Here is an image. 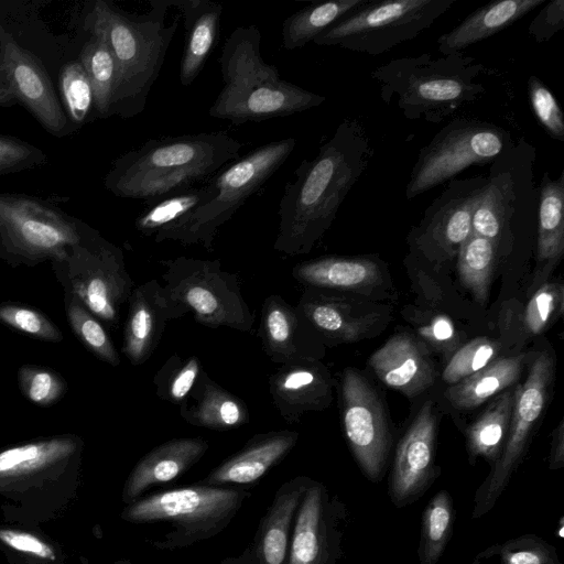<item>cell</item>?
<instances>
[{"mask_svg": "<svg viewBox=\"0 0 564 564\" xmlns=\"http://www.w3.org/2000/svg\"><path fill=\"white\" fill-rule=\"evenodd\" d=\"M372 156L364 126L356 119L343 120L316 156L302 160L285 184L273 249L288 256L308 253L332 226Z\"/></svg>", "mask_w": 564, "mask_h": 564, "instance_id": "1", "label": "cell"}, {"mask_svg": "<svg viewBox=\"0 0 564 564\" xmlns=\"http://www.w3.org/2000/svg\"><path fill=\"white\" fill-rule=\"evenodd\" d=\"M242 148L225 131L148 140L116 159L104 185L115 196L149 203L208 181Z\"/></svg>", "mask_w": 564, "mask_h": 564, "instance_id": "2", "label": "cell"}, {"mask_svg": "<svg viewBox=\"0 0 564 564\" xmlns=\"http://www.w3.org/2000/svg\"><path fill=\"white\" fill-rule=\"evenodd\" d=\"M149 3L151 8L143 14L127 13L105 0L91 1L85 9L84 29L99 34L115 58L112 116L132 118L145 109L180 23V15L166 23L170 0Z\"/></svg>", "mask_w": 564, "mask_h": 564, "instance_id": "3", "label": "cell"}, {"mask_svg": "<svg viewBox=\"0 0 564 564\" xmlns=\"http://www.w3.org/2000/svg\"><path fill=\"white\" fill-rule=\"evenodd\" d=\"M261 32L239 25L227 37L218 58L223 87L210 117L236 124L292 116L325 102L326 97L284 80L261 56Z\"/></svg>", "mask_w": 564, "mask_h": 564, "instance_id": "4", "label": "cell"}, {"mask_svg": "<svg viewBox=\"0 0 564 564\" xmlns=\"http://www.w3.org/2000/svg\"><path fill=\"white\" fill-rule=\"evenodd\" d=\"M486 66L462 52L434 58L431 53L391 59L370 77L380 99L395 105L408 120L440 123L486 91Z\"/></svg>", "mask_w": 564, "mask_h": 564, "instance_id": "5", "label": "cell"}, {"mask_svg": "<svg viewBox=\"0 0 564 564\" xmlns=\"http://www.w3.org/2000/svg\"><path fill=\"white\" fill-rule=\"evenodd\" d=\"M295 145L296 139L292 137L270 141L224 166L205 184V199L154 235V241L212 249L220 227L288 161Z\"/></svg>", "mask_w": 564, "mask_h": 564, "instance_id": "6", "label": "cell"}, {"mask_svg": "<svg viewBox=\"0 0 564 564\" xmlns=\"http://www.w3.org/2000/svg\"><path fill=\"white\" fill-rule=\"evenodd\" d=\"M535 148L522 138L489 164L487 184L473 214L471 234L495 242L499 256L509 253L522 235L535 238Z\"/></svg>", "mask_w": 564, "mask_h": 564, "instance_id": "7", "label": "cell"}, {"mask_svg": "<svg viewBox=\"0 0 564 564\" xmlns=\"http://www.w3.org/2000/svg\"><path fill=\"white\" fill-rule=\"evenodd\" d=\"M51 264L64 293L76 296L104 324L117 326L133 291L119 247L86 224L79 240Z\"/></svg>", "mask_w": 564, "mask_h": 564, "instance_id": "8", "label": "cell"}, {"mask_svg": "<svg viewBox=\"0 0 564 564\" xmlns=\"http://www.w3.org/2000/svg\"><path fill=\"white\" fill-rule=\"evenodd\" d=\"M458 0H366L322 32L313 43L380 55L413 40Z\"/></svg>", "mask_w": 564, "mask_h": 564, "instance_id": "9", "label": "cell"}, {"mask_svg": "<svg viewBox=\"0 0 564 564\" xmlns=\"http://www.w3.org/2000/svg\"><path fill=\"white\" fill-rule=\"evenodd\" d=\"M86 224L52 203L23 194H0V258L12 268L62 258Z\"/></svg>", "mask_w": 564, "mask_h": 564, "instance_id": "10", "label": "cell"}, {"mask_svg": "<svg viewBox=\"0 0 564 564\" xmlns=\"http://www.w3.org/2000/svg\"><path fill=\"white\" fill-rule=\"evenodd\" d=\"M169 297L197 323L248 333L254 314L243 299L238 278L221 269L219 260L177 257L163 260Z\"/></svg>", "mask_w": 564, "mask_h": 564, "instance_id": "11", "label": "cell"}, {"mask_svg": "<svg viewBox=\"0 0 564 564\" xmlns=\"http://www.w3.org/2000/svg\"><path fill=\"white\" fill-rule=\"evenodd\" d=\"M514 144L510 131L491 122L455 118L419 151L405 187L412 199L454 180L473 165L492 163Z\"/></svg>", "mask_w": 564, "mask_h": 564, "instance_id": "12", "label": "cell"}, {"mask_svg": "<svg viewBox=\"0 0 564 564\" xmlns=\"http://www.w3.org/2000/svg\"><path fill=\"white\" fill-rule=\"evenodd\" d=\"M243 492L216 486H191L159 492L131 503L122 518L133 523L169 522L176 531L171 545L209 538L234 518Z\"/></svg>", "mask_w": 564, "mask_h": 564, "instance_id": "13", "label": "cell"}, {"mask_svg": "<svg viewBox=\"0 0 564 564\" xmlns=\"http://www.w3.org/2000/svg\"><path fill=\"white\" fill-rule=\"evenodd\" d=\"M553 375V356L543 350L533 357L524 382L517 384L508 435L499 458L476 491L473 519L492 509L523 459L532 432L546 406Z\"/></svg>", "mask_w": 564, "mask_h": 564, "instance_id": "14", "label": "cell"}, {"mask_svg": "<svg viewBox=\"0 0 564 564\" xmlns=\"http://www.w3.org/2000/svg\"><path fill=\"white\" fill-rule=\"evenodd\" d=\"M486 184L485 175L449 181L411 229L408 242L412 252L436 264L456 259L471 232L473 214Z\"/></svg>", "mask_w": 564, "mask_h": 564, "instance_id": "15", "label": "cell"}, {"mask_svg": "<svg viewBox=\"0 0 564 564\" xmlns=\"http://www.w3.org/2000/svg\"><path fill=\"white\" fill-rule=\"evenodd\" d=\"M343 425L350 451L365 476L381 479L392 445L387 413L376 390L355 369L341 378Z\"/></svg>", "mask_w": 564, "mask_h": 564, "instance_id": "16", "label": "cell"}, {"mask_svg": "<svg viewBox=\"0 0 564 564\" xmlns=\"http://www.w3.org/2000/svg\"><path fill=\"white\" fill-rule=\"evenodd\" d=\"M83 448L78 435L63 434L0 451V492L43 486L76 473Z\"/></svg>", "mask_w": 564, "mask_h": 564, "instance_id": "17", "label": "cell"}, {"mask_svg": "<svg viewBox=\"0 0 564 564\" xmlns=\"http://www.w3.org/2000/svg\"><path fill=\"white\" fill-rule=\"evenodd\" d=\"M0 52L19 102L48 133L58 138L70 133L61 100L42 63L1 25Z\"/></svg>", "mask_w": 564, "mask_h": 564, "instance_id": "18", "label": "cell"}, {"mask_svg": "<svg viewBox=\"0 0 564 564\" xmlns=\"http://www.w3.org/2000/svg\"><path fill=\"white\" fill-rule=\"evenodd\" d=\"M436 415L425 403L399 442L389 486L395 507H404L424 494L435 477Z\"/></svg>", "mask_w": 564, "mask_h": 564, "instance_id": "19", "label": "cell"}, {"mask_svg": "<svg viewBox=\"0 0 564 564\" xmlns=\"http://www.w3.org/2000/svg\"><path fill=\"white\" fill-rule=\"evenodd\" d=\"M128 302L122 352L133 366H140L155 350L166 324L186 314L155 279L133 289Z\"/></svg>", "mask_w": 564, "mask_h": 564, "instance_id": "20", "label": "cell"}, {"mask_svg": "<svg viewBox=\"0 0 564 564\" xmlns=\"http://www.w3.org/2000/svg\"><path fill=\"white\" fill-rule=\"evenodd\" d=\"M273 403L288 423L310 411H322L332 402L328 371L317 360L283 365L269 380Z\"/></svg>", "mask_w": 564, "mask_h": 564, "instance_id": "21", "label": "cell"}, {"mask_svg": "<svg viewBox=\"0 0 564 564\" xmlns=\"http://www.w3.org/2000/svg\"><path fill=\"white\" fill-rule=\"evenodd\" d=\"M369 367L387 387L409 398L430 388L436 377L424 345L406 334L387 340L370 356Z\"/></svg>", "mask_w": 564, "mask_h": 564, "instance_id": "22", "label": "cell"}, {"mask_svg": "<svg viewBox=\"0 0 564 564\" xmlns=\"http://www.w3.org/2000/svg\"><path fill=\"white\" fill-rule=\"evenodd\" d=\"M259 334L263 350L276 364L317 360L313 346V337L317 334L296 307L280 295L265 299Z\"/></svg>", "mask_w": 564, "mask_h": 564, "instance_id": "23", "label": "cell"}, {"mask_svg": "<svg viewBox=\"0 0 564 564\" xmlns=\"http://www.w3.org/2000/svg\"><path fill=\"white\" fill-rule=\"evenodd\" d=\"M535 267L529 292L547 282L564 254V171L555 178L544 172L538 186Z\"/></svg>", "mask_w": 564, "mask_h": 564, "instance_id": "24", "label": "cell"}, {"mask_svg": "<svg viewBox=\"0 0 564 564\" xmlns=\"http://www.w3.org/2000/svg\"><path fill=\"white\" fill-rule=\"evenodd\" d=\"M208 449L199 437L167 441L145 454L133 467L123 488V500L130 503L150 487L169 482L196 464Z\"/></svg>", "mask_w": 564, "mask_h": 564, "instance_id": "25", "label": "cell"}, {"mask_svg": "<svg viewBox=\"0 0 564 564\" xmlns=\"http://www.w3.org/2000/svg\"><path fill=\"white\" fill-rule=\"evenodd\" d=\"M170 3L178 10L184 23L185 45L178 78L183 87H188L218 43L224 8L210 0H170Z\"/></svg>", "mask_w": 564, "mask_h": 564, "instance_id": "26", "label": "cell"}, {"mask_svg": "<svg viewBox=\"0 0 564 564\" xmlns=\"http://www.w3.org/2000/svg\"><path fill=\"white\" fill-rule=\"evenodd\" d=\"M293 278L308 289H332L367 293L382 283V268L372 257L327 256L301 262Z\"/></svg>", "mask_w": 564, "mask_h": 564, "instance_id": "27", "label": "cell"}, {"mask_svg": "<svg viewBox=\"0 0 564 564\" xmlns=\"http://www.w3.org/2000/svg\"><path fill=\"white\" fill-rule=\"evenodd\" d=\"M296 310L318 336L337 341H355L365 337L379 317L377 312H359L343 299L308 288Z\"/></svg>", "mask_w": 564, "mask_h": 564, "instance_id": "28", "label": "cell"}, {"mask_svg": "<svg viewBox=\"0 0 564 564\" xmlns=\"http://www.w3.org/2000/svg\"><path fill=\"white\" fill-rule=\"evenodd\" d=\"M297 438L299 434L293 431L257 435L242 451L216 467L204 482L208 486L251 484L276 465L294 447Z\"/></svg>", "mask_w": 564, "mask_h": 564, "instance_id": "29", "label": "cell"}, {"mask_svg": "<svg viewBox=\"0 0 564 564\" xmlns=\"http://www.w3.org/2000/svg\"><path fill=\"white\" fill-rule=\"evenodd\" d=\"M547 0H499L482 6L468 14L436 43L443 55L462 52L496 33L511 26L525 14L545 4Z\"/></svg>", "mask_w": 564, "mask_h": 564, "instance_id": "30", "label": "cell"}, {"mask_svg": "<svg viewBox=\"0 0 564 564\" xmlns=\"http://www.w3.org/2000/svg\"><path fill=\"white\" fill-rule=\"evenodd\" d=\"M530 354L498 357L481 370L451 384L445 397L458 410H471L518 383Z\"/></svg>", "mask_w": 564, "mask_h": 564, "instance_id": "31", "label": "cell"}, {"mask_svg": "<svg viewBox=\"0 0 564 564\" xmlns=\"http://www.w3.org/2000/svg\"><path fill=\"white\" fill-rule=\"evenodd\" d=\"M191 394L195 402L189 406L183 404L181 415L192 425L227 431L249 421L243 400L221 388L203 371Z\"/></svg>", "mask_w": 564, "mask_h": 564, "instance_id": "32", "label": "cell"}, {"mask_svg": "<svg viewBox=\"0 0 564 564\" xmlns=\"http://www.w3.org/2000/svg\"><path fill=\"white\" fill-rule=\"evenodd\" d=\"M327 560L326 495L322 485L312 484L297 509L289 564H327Z\"/></svg>", "mask_w": 564, "mask_h": 564, "instance_id": "33", "label": "cell"}, {"mask_svg": "<svg viewBox=\"0 0 564 564\" xmlns=\"http://www.w3.org/2000/svg\"><path fill=\"white\" fill-rule=\"evenodd\" d=\"M517 384L496 395L468 426L466 448L470 460L482 457L494 465L499 458L509 431Z\"/></svg>", "mask_w": 564, "mask_h": 564, "instance_id": "34", "label": "cell"}, {"mask_svg": "<svg viewBox=\"0 0 564 564\" xmlns=\"http://www.w3.org/2000/svg\"><path fill=\"white\" fill-rule=\"evenodd\" d=\"M307 486L296 479L276 495L261 527L257 549L261 564H285L291 522Z\"/></svg>", "mask_w": 564, "mask_h": 564, "instance_id": "35", "label": "cell"}, {"mask_svg": "<svg viewBox=\"0 0 564 564\" xmlns=\"http://www.w3.org/2000/svg\"><path fill=\"white\" fill-rule=\"evenodd\" d=\"M366 0L314 2L292 13L282 24V45L295 50L313 42L322 32Z\"/></svg>", "mask_w": 564, "mask_h": 564, "instance_id": "36", "label": "cell"}, {"mask_svg": "<svg viewBox=\"0 0 564 564\" xmlns=\"http://www.w3.org/2000/svg\"><path fill=\"white\" fill-rule=\"evenodd\" d=\"M87 33L78 59L91 84L96 118H108L112 116L116 63L107 42L97 33Z\"/></svg>", "mask_w": 564, "mask_h": 564, "instance_id": "37", "label": "cell"}, {"mask_svg": "<svg viewBox=\"0 0 564 564\" xmlns=\"http://www.w3.org/2000/svg\"><path fill=\"white\" fill-rule=\"evenodd\" d=\"M499 258L495 242L471 232L456 257L462 284L481 305L487 303L492 274Z\"/></svg>", "mask_w": 564, "mask_h": 564, "instance_id": "38", "label": "cell"}, {"mask_svg": "<svg viewBox=\"0 0 564 564\" xmlns=\"http://www.w3.org/2000/svg\"><path fill=\"white\" fill-rule=\"evenodd\" d=\"M453 523V499L446 490H441L429 501L422 514L420 564L437 563L451 540Z\"/></svg>", "mask_w": 564, "mask_h": 564, "instance_id": "39", "label": "cell"}, {"mask_svg": "<svg viewBox=\"0 0 564 564\" xmlns=\"http://www.w3.org/2000/svg\"><path fill=\"white\" fill-rule=\"evenodd\" d=\"M58 90L72 132L96 118L91 84L78 58L62 66L58 73Z\"/></svg>", "mask_w": 564, "mask_h": 564, "instance_id": "40", "label": "cell"}, {"mask_svg": "<svg viewBox=\"0 0 564 564\" xmlns=\"http://www.w3.org/2000/svg\"><path fill=\"white\" fill-rule=\"evenodd\" d=\"M206 195L207 188L204 184L145 203L147 207L135 218V229L143 236H154L191 213L205 199Z\"/></svg>", "mask_w": 564, "mask_h": 564, "instance_id": "41", "label": "cell"}, {"mask_svg": "<svg viewBox=\"0 0 564 564\" xmlns=\"http://www.w3.org/2000/svg\"><path fill=\"white\" fill-rule=\"evenodd\" d=\"M471 564H562L553 545L533 534L495 544L476 555Z\"/></svg>", "mask_w": 564, "mask_h": 564, "instance_id": "42", "label": "cell"}, {"mask_svg": "<svg viewBox=\"0 0 564 564\" xmlns=\"http://www.w3.org/2000/svg\"><path fill=\"white\" fill-rule=\"evenodd\" d=\"M68 324L79 341L98 359L117 367L120 357L101 322L74 295L64 293Z\"/></svg>", "mask_w": 564, "mask_h": 564, "instance_id": "43", "label": "cell"}, {"mask_svg": "<svg viewBox=\"0 0 564 564\" xmlns=\"http://www.w3.org/2000/svg\"><path fill=\"white\" fill-rule=\"evenodd\" d=\"M564 289L561 283L545 282L531 295L520 314V329L527 338L546 330L563 312Z\"/></svg>", "mask_w": 564, "mask_h": 564, "instance_id": "44", "label": "cell"}, {"mask_svg": "<svg viewBox=\"0 0 564 564\" xmlns=\"http://www.w3.org/2000/svg\"><path fill=\"white\" fill-rule=\"evenodd\" d=\"M202 372L197 357L182 359L174 355L162 366L154 378L156 394L167 402L183 405L187 402Z\"/></svg>", "mask_w": 564, "mask_h": 564, "instance_id": "45", "label": "cell"}, {"mask_svg": "<svg viewBox=\"0 0 564 564\" xmlns=\"http://www.w3.org/2000/svg\"><path fill=\"white\" fill-rule=\"evenodd\" d=\"M500 345L488 337H478L456 349L443 370V380L449 386L481 370L500 354Z\"/></svg>", "mask_w": 564, "mask_h": 564, "instance_id": "46", "label": "cell"}, {"mask_svg": "<svg viewBox=\"0 0 564 564\" xmlns=\"http://www.w3.org/2000/svg\"><path fill=\"white\" fill-rule=\"evenodd\" d=\"M18 386L26 400L43 408L57 403L67 391V383L58 372L35 365L19 368Z\"/></svg>", "mask_w": 564, "mask_h": 564, "instance_id": "47", "label": "cell"}, {"mask_svg": "<svg viewBox=\"0 0 564 564\" xmlns=\"http://www.w3.org/2000/svg\"><path fill=\"white\" fill-rule=\"evenodd\" d=\"M0 323L43 341L59 343V328L42 312L18 302L0 303Z\"/></svg>", "mask_w": 564, "mask_h": 564, "instance_id": "48", "label": "cell"}, {"mask_svg": "<svg viewBox=\"0 0 564 564\" xmlns=\"http://www.w3.org/2000/svg\"><path fill=\"white\" fill-rule=\"evenodd\" d=\"M528 96L534 117L552 139L564 141V115L552 91L536 76L528 79Z\"/></svg>", "mask_w": 564, "mask_h": 564, "instance_id": "49", "label": "cell"}, {"mask_svg": "<svg viewBox=\"0 0 564 564\" xmlns=\"http://www.w3.org/2000/svg\"><path fill=\"white\" fill-rule=\"evenodd\" d=\"M47 155L40 148L21 139L0 134V175L41 166Z\"/></svg>", "mask_w": 564, "mask_h": 564, "instance_id": "50", "label": "cell"}, {"mask_svg": "<svg viewBox=\"0 0 564 564\" xmlns=\"http://www.w3.org/2000/svg\"><path fill=\"white\" fill-rule=\"evenodd\" d=\"M420 336L432 347L452 354L458 346V335L452 321L443 315H434L417 326Z\"/></svg>", "mask_w": 564, "mask_h": 564, "instance_id": "51", "label": "cell"}, {"mask_svg": "<svg viewBox=\"0 0 564 564\" xmlns=\"http://www.w3.org/2000/svg\"><path fill=\"white\" fill-rule=\"evenodd\" d=\"M0 542L8 547L42 561H55L54 547L40 536L15 529L0 528Z\"/></svg>", "mask_w": 564, "mask_h": 564, "instance_id": "52", "label": "cell"}, {"mask_svg": "<svg viewBox=\"0 0 564 564\" xmlns=\"http://www.w3.org/2000/svg\"><path fill=\"white\" fill-rule=\"evenodd\" d=\"M564 28V0H552L534 17L529 25L530 36L539 44L550 41Z\"/></svg>", "mask_w": 564, "mask_h": 564, "instance_id": "53", "label": "cell"}, {"mask_svg": "<svg viewBox=\"0 0 564 564\" xmlns=\"http://www.w3.org/2000/svg\"><path fill=\"white\" fill-rule=\"evenodd\" d=\"M564 465V421L561 420L552 433L549 456L550 469H558Z\"/></svg>", "mask_w": 564, "mask_h": 564, "instance_id": "54", "label": "cell"}, {"mask_svg": "<svg viewBox=\"0 0 564 564\" xmlns=\"http://www.w3.org/2000/svg\"><path fill=\"white\" fill-rule=\"evenodd\" d=\"M18 102L17 93L0 52V107H11Z\"/></svg>", "mask_w": 564, "mask_h": 564, "instance_id": "55", "label": "cell"}, {"mask_svg": "<svg viewBox=\"0 0 564 564\" xmlns=\"http://www.w3.org/2000/svg\"><path fill=\"white\" fill-rule=\"evenodd\" d=\"M563 522H564V519H563V517H562V518L560 519V525H558V536H560L561 539H563V538H564V523H563Z\"/></svg>", "mask_w": 564, "mask_h": 564, "instance_id": "56", "label": "cell"}]
</instances>
